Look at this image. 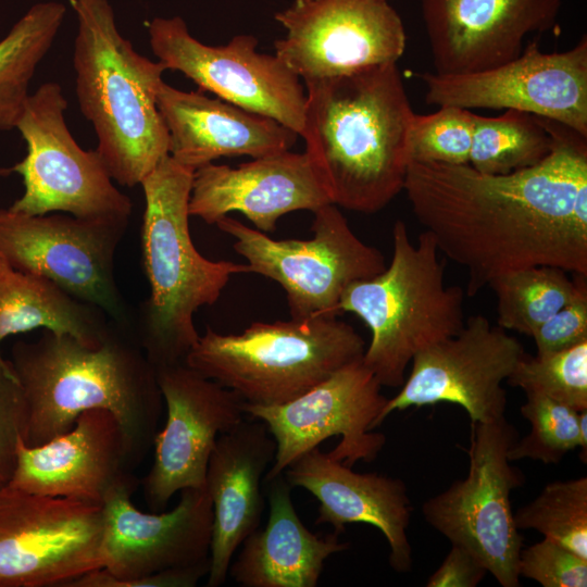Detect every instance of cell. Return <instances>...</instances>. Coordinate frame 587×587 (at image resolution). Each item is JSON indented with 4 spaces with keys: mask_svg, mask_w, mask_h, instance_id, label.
I'll use <instances>...</instances> for the list:
<instances>
[{
    "mask_svg": "<svg viewBox=\"0 0 587 587\" xmlns=\"http://www.w3.org/2000/svg\"><path fill=\"white\" fill-rule=\"evenodd\" d=\"M544 118L552 149L535 166L495 175L470 164H408L413 213L439 252L465 268L471 297L529 266L587 276V137Z\"/></svg>",
    "mask_w": 587,
    "mask_h": 587,
    "instance_id": "cell-1",
    "label": "cell"
},
{
    "mask_svg": "<svg viewBox=\"0 0 587 587\" xmlns=\"http://www.w3.org/2000/svg\"><path fill=\"white\" fill-rule=\"evenodd\" d=\"M301 136L332 203L375 213L403 190L414 112L397 62L304 80Z\"/></svg>",
    "mask_w": 587,
    "mask_h": 587,
    "instance_id": "cell-2",
    "label": "cell"
},
{
    "mask_svg": "<svg viewBox=\"0 0 587 587\" xmlns=\"http://www.w3.org/2000/svg\"><path fill=\"white\" fill-rule=\"evenodd\" d=\"M127 332L115 325L101 344L89 346L41 329L38 339L13 345L8 360L27 403V446L64 434L85 411L104 409L141 462L159 432L164 401L155 369Z\"/></svg>",
    "mask_w": 587,
    "mask_h": 587,
    "instance_id": "cell-3",
    "label": "cell"
},
{
    "mask_svg": "<svg viewBox=\"0 0 587 587\" xmlns=\"http://www.w3.org/2000/svg\"><path fill=\"white\" fill-rule=\"evenodd\" d=\"M76 95L92 124L97 153L116 183L140 185L168 157L157 98L166 67L138 53L118 32L109 0H75Z\"/></svg>",
    "mask_w": 587,
    "mask_h": 587,
    "instance_id": "cell-4",
    "label": "cell"
},
{
    "mask_svg": "<svg viewBox=\"0 0 587 587\" xmlns=\"http://www.w3.org/2000/svg\"><path fill=\"white\" fill-rule=\"evenodd\" d=\"M193 172L168 155L140 184L150 295L141 303L134 338L155 370L185 363L200 336L193 314L214 304L233 275L248 273L246 263L212 261L196 249L188 209Z\"/></svg>",
    "mask_w": 587,
    "mask_h": 587,
    "instance_id": "cell-5",
    "label": "cell"
},
{
    "mask_svg": "<svg viewBox=\"0 0 587 587\" xmlns=\"http://www.w3.org/2000/svg\"><path fill=\"white\" fill-rule=\"evenodd\" d=\"M392 258L377 275L352 283L339 310L359 316L371 332L363 364L385 387L398 388L415 354L464 326V291L446 286L445 261L427 230L416 243L403 221L392 227Z\"/></svg>",
    "mask_w": 587,
    "mask_h": 587,
    "instance_id": "cell-6",
    "label": "cell"
},
{
    "mask_svg": "<svg viewBox=\"0 0 587 587\" xmlns=\"http://www.w3.org/2000/svg\"><path fill=\"white\" fill-rule=\"evenodd\" d=\"M365 341L338 316L254 322L240 334L208 327L185 364L250 404L287 403L362 359Z\"/></svg>",
    "mask_w": 587,
    "mask_h": 587,
    "instance_id": "cell-7",
    "label": "cell"
},
{
    "mask_svg": "<svg viewBox=\"0 0 587 587\" xmlns=\"http://www.w3.org/2000/svg\"><path fill=\"white\" fill-rule=\"evenodd\" d=\"M519 434L504 417L471 422L469 471L422 505L425 521L473 553L502 587L520 586L523 536L514 523L511 492L524 484L508 452Z\"/></svg>",
    "mask_w": 587,
    "mask_h": 587,
    "instance_id": "cell-8",
    "label": "cell"
},
{
    "mask_svg": "<svg viewBox=\"0 0 587 587\" xmlns=\"http://www.w3.org/2000/svg\"><path fill=\"white\" fill-rule=\"evenodd\" d=\"M313 237L276 240L228 215L215 225L235 241L248 273L273 279L286 292L291 319L338 316L345 290L385 270L384 254L350 228L334 203L314 212Z\"/></svg>",
    "mask_w": 587,
    "mask_h": 587,
    "instance_id": "cell-9",
    "label": "cell"
},
{
    "mask_svg": "<svg viewBox=\"0 0 587 587\" xmlns=\"http://www.w3.org/2000/svg\"><path fill=\"white\" fill-rule=\"evenodd\" d=\"M66 108L58 83H43L29 95L16 125L27 153L10 168L22 176L24 193L9 209L128 223L130 199L114 185L97 151L76 142L65 122Z\"/></svg>",
    "mask_w": 587,
    "mask_h": 587,
    "instance_id": "cell-10",
    "label": "cell"
},
{
    "mask_svg": "<svg viewBox=\"0 0 587 587\" xmlns=\"http://www.w3.org/2000/svg\"><path fill=\"white\" fill-rule=\"evenodd\" d=\"M127 225L63 212L27 215L0 208V255L16 270L43 277L98 307L129 329V313L114 275L115 252Z\"/></svg>",
    "mask_w": 587,
    "mask_h": 587,
    "instance_id": "cell-11",
    "label": "cell"
},
{
    "mask_svg": "<svg viewBox=\"0 0 587 587\" xmlns=\"http://www.w3.org/2000/svg\"><path fill=\"white\" fill-rule=\"evenodd\" d=\"M100 504L0 487V587H68L103 567Z\"/></svg>",
    "mask_w": 587,
    "mask_h": 587,
    "instance_id": "cell-12",
    "label": "cell"
},
{
    "mask_svg": "<svg viewBox=\"0 0 587 587\" xmlns=\"http://www.w3.org/2000/svg\"><path fill=\"white\" fill-rule=\"evenodd\" d=\"M382 387L360 359L287 403L245 402L246 417L263 422L276 444L264 482L283 474L298 457L333 436L341 437L328 452L333 459L349 467L374 461L386 441L383 434L372 433L388 401Z\"/></svg>",
    "mask_w": 587,
    "mask_h": 587,
    "instance_id": "cell-13",
    "label": "cell"
},
{
    "mask_svg": "<svg viewBox=\"0 0 587 587\" xmlns=\"http://www.w3.org/2000/svg\"><path fill=\"white\" fill-rule=\"evenodd\" d=\"M148 30L151 50L166 70L183 73L201 91L271 117L300 135L305 88L276 54L257 51L254 36L237 35L224 46L204 45L191 36L180 16L155 17Z\"/></svg>",
    "mask_w": 587,
    "mask_h": 587,
    "instance_id": "cell-14",
    "label": "cell"
},
{
    "mask_svg": "<svg viewBox=\"0 0 587 587\" xmlns=\"http://www.w3.org/2000/svg\"><path fill=\"white\" fill-rule=\"evenodd\" d=\"M425 102L467 110H517L564 124L587 137V39L563 52L529 42L515 59L462 74L417 73Z\"/></svg>",
    "mask_w": 587,
    "mask_h": 587,
    "instance_id": "cell-15",
    "label": "cell"
},
{
    "mask_svg": "<svg viewBox=\"0 0 587 587\" xmlns=\"http://www.w3.org/2000/svg\"><path fill=\"white\" fill-rule=\"evenodd\" d=\"M138 480L116 486L102 507L103 567L68 587H112L117 582L210 560L212 502L205 489L185 488L173 510L146 513L133 502Z\"/></svg>",
    "mask_w": 587,
    "mask_h": 587,
    "instance_id": "cell-16",
    "label": "cell"
},
{
    "mask_svg": "<svg viewBox=\"0 0 587 587\" xmlns=\"http://www.w3.org/2000/svg\"><path fill=\"white\" fill-rule=\"evenodd\" d=\"M525 353L523 345L482 314L465 320L454 336L414 355L399 392L388 399L379 426L394 411L440 402L462 407L471 422L505 416L507 380Z\"/></svg>",
    "mask_w": 587,
    "mask_h": 587,
    "instance_id": "cell-17",
    "label": "cell"
},
{
    "mask_svg": "<svg viewBox=\"0 0 587 587\" xmlns=\"http://www.w3.org/2000/svg\"><path fill=\"white\" fill-rule=\"evenodd\" d=\"M274 18L286 30L275 54L303 82L397 62L407 45L386 0H294Z\"/></svg>",
    "mask_w": 587,
    "mask_h": 587,
    "instance_id": "cell-18",
    "label": "cell"
},
{
    "mask_svg": "<svg viewBox=\"0 0 587 587\" xmlns=\"http://www.w3.org/2000/svg\"><path fill=\"white\" fill-rule=\"evenodd\" d=\"M166 410L164 427L153 441V462L142 479L152 512L165 510L185 488L204 487L210 455L218 436L243 419L245 401L185 363L155 370Z\"/></svg>",
    "mask_w": 587,
    "mask_h": 587,
    "instance_id": "cell-19",
    "label": "cell"
},
{
    "mask_svg": "<svg viewBox=\"0 0 587 587\" xmlns=\"http://www.w3.org/2000/svg\"><path fill=\"white\" fill-rule=\"evenodd\" d=\"M138 464L115 416L104 409L83 412L64 434L39 446L20 439L7 485L32 494L102 504L116 486L137 479Z\"/></svg>",
    "mask_w": 587,
    "mask_h": 587,
    "instance_id": "cell-20",
    "label": "cell"
},
{
    "mask_svg": "<svg viewBox=\"0 0 587 587\" xmlns=\"http://www.w3.org/2000/svg\"><path fill=\"white\" fill-rule=\"evenodd\" d=\"M435 72L462 74L519 57L526 36L552 27L561 0H421Z\"/></svg>",
    "mask_w": 587,
    "mask_h": 587,
    "instance_id": "cell-21",
    "label": "cell"
},
{
    "mask_svg": "<svg viewBox=\"0 0 587 587\" xmlns=\"http://www.w3.org/2000/svg\"><path fill=\"white\" fill-rule=\"evenodd\" d=\"M332 203L305 152L290 150L255 158L237 167L209 163L193 172L189 215L215 224L240 212L257 229L272 233L277 221L298 210Z\"/></svg>",
    "mask_w": 587,
    "mask_h": 587,
    "instance_id": "cell-22",
    "label": "cell"
},
{
    "mask_svg": "<svg viewBox=\"0 0 587 587\" xmlns=\"http://www.w3.org/2000/svg\"><path fill=\"white\" fill-rule=\"evenodd\" d=\"M287 483L319 501L316 525L329 524L340 534L347 524H369L382 532L389 546L388 562L397 573L411 572L408 536L413 505L400 478L357 473L315 447L291 462L283 473Z\"/></svg>",
    "mask_w": 587,
    "mask_h": 587,
    "instance_id": "cell-23",
    "label": "cell"
},
{
    "mask_svg": "<svg viewBox=\"0 0 587 587\" xmlns=\"http://www.w3.org/2000/svg\"><path fill=\"white\" fill-rule=\"evenodd\" d=\"M275 452L274 438L258 420L246 417L218 436L204 483L213 512L208 587L225 583L234 553L259 528L264 510L261 482Z\"/></svg>",
    "mask_w": 587,
    "mask_h": 587,
    "instance_id": "cell-24",
    "label": "cell"
},
{
    "mask_svg": "<svg viewBox=\"0 0 587 587\" xmlns=\"http://www.w3.org/2000/svg\"><path fill=\"white\" fill-rule=\"evenodd\" d=\"M157 103L168 132L170 157L193 171L221 157L255 159L282 153L299 136L271 117L165 82Z\"/></svg>",
    "mask_w": 587,
    "mask_h": 587,
    "instance_id": "cell-25",
    "label": "cell"
},
{
    "mask_svg": "<svg viewBox=\"0 0 587 587\" xmlns=\"http://www.w3.org/2000/svg\"><path fill=\"white\" fill-rule=\"evenodd\" d=\"M268 486V520L240 545L228 570L242 587H315L325 561L347 550L339 534L311 533L299 519L291 500V486L283 474L265 482Z\"/></svg>",
    "mask_w": 587,
    "mask_h": 587,
    "instance_id": "cell-26",
    "label": "cell"
},
{
    "mask_svg": "<svg viewBox=\"0 0 587 587\" xmlns=\"http://www.w3.org/2000/svg\"><path fill=\"white\" fill-rule=\"evenodd\" d=\"M115 325L98 307L43 277L16 270L0 255V342L11 335L49 329L97 346Z\"/></svg>",
    "mask_w": 587,
    "mask_h": 587,
    "instance_id": "cell-27",
    "label": "cell"
},
{
    "mask_svg": "<svg viewBox=\"0 0 587 587\" xmlns=\"http://www.w3.org/2000/svg\"><path fill=\"white\" fill-rule=\"evenodd\" d=\"M66 8L34 4L0 40V132L16 128L37 67L51 49Z\"/></svg>",
    "mask_w": 587,
    "mask_h": 587,
    "instance_id": "cell-28",
    "label": "cell"
},
{
    "mask_svg": "<svg viewBox=\"0 0 587 587\" xmlns=\"http://www.w3.org/2000/svg\"><path fill=\"white\" fill-rule=\"evenodd\" d=\"M469 164L486 174H509L537 165L551 152L545 118L505 110L499 116L474 113Z\"/></svg>",
    "mask_w": 587,
    "mask_h": 587,
    "instance_id": "cell-29",
    "label": "cell"
},
{
    "mask_svg": "<svg viewBox=\"0 0 587 587\" xmlns=\"http://www.w3.org/2000/svg\"><path fill=\"white\" fill-rule=\"evenodd\" d=\"M549 265L513 270L492 279L488 287L497 298V325L527 336L574 297L578 275Z\"/></svg>",
    "mask_w": 587,
    "mask_h": 587,
    "instance_id": "cell-30",
    "label": "cell"
},
{
    "mask_svg": "<svg viewBox=\"0 0 587 587\" xmlns=\"http://www.w3.org/2000/svg\"><path fill=\"white\" fill-rule=\"evenodd\" d=\"M517 529H534L587 559V477L547 484L514 513Z\"/></svg>",
    "mask_w": 587,
    "mask_h": 587,
    "instance_id": "cell-31",
    "label": "cell"
},
{
    "mask_svg": "<svg viewBox=\"0 0 587 587\" xmlns=\"http://www.w3.org/2000/svg\"><path fill=\"white\" fill-rule=\"evenodd\" d=\"M507 383L525 394L542 395L578 412L587 410V340L534 357L525 352Z\"/></svg>",
    "mask_w": 587,
    "mask_h": 587,
    "instance_id": "cell-32",
    "label": "cell"
},
{
    "mask_svg": "<svg viewBox=\"0 0 587 587\" xmlns=\"http://www.w3.org/2000/svg\"><path fill=\"white\" fill-rule=\"evenodd\" d=\"M520 412L529 422L530 432L510 448L511 462L530 459L555 464L578 448V411L542 395L526 394Z\"/></svg>",
    "mask_w": 587,
    "mask_h": 587,
    "instance_id": "cell-33",
    "label": "cell"
},
{
    "mask_svg": "<svg viewBox=\"0 0 587 587\" xmlns=\"http://www.w3.org/2000/svg\"><path fill=\"white\" fill-rule=\"evenodd\" d=\"M474 112L454 105H441L429 114L412 117L409 162L469 164L473 139Z\"/></svg>",
    "mask_w": 587,
    "mask_h": 587,
    "instance_id": "cell-34",
    "label": "cell"
},
{
    "mask_svg": "<svg viewBox=\"0 0 587 587\" xmlns=\"http://www.w3.org/2000/svg\"><path fill=\"white\" fill-rule=\"evenodd\" d=\"M517 573L542 587H586L587 559L544 537L521 549Z\"/></svg>",
    "mask_w": 587,
    "mask_h": 587,
    "instance_id": "cell-35",
    "label": "cell"
},
{
    "mask_svg": "<svg viewBox=\"0 0 587 587\" xmlns=\"http://www.w3.org/2000/svg\"><path fill=\"white\" fill-rule=\"evenodd\" d=\"M27 403L22 386L8 359L0 355V484L11 478L16 450L27 427Z\"/></svg>",
    "mask_w": 587,
    "mask_h": 587,
    "instance_id": "cell-36",
    "label": "cell"
},
{
    "mask_svg": "<svg viewBox=\"0 0 587 587\" xmlns=\"http://www.w3.org/2000/svg\"><path fill=\"white\" fill-rule=\"evenodd\" d=\"M578 275L574 297L530 335L537 353L554 352L587 340V283Z\"/></svg>",
    "mask_w": 587,
    "mask_h": 587,
    "instance_id": "cell-37",
    "label": "cell"
},
{
    "mask_svg": "<svg viewBox=\"0 0 587 587\" xmlns=\"http://www.w3.org/2000/svg\"><path fill=\"white\" fill-rule=\"evenodd\" d=\"M488 574L483 563L465 548L451 549L426 582L427 587H475Z\"/></svg>",
    "mask_w": 587,
    "mask_h": 587,
    "instance_id": "cell-38",
    "label": "cell"
},
{
    "mask_svg": "<svg viewBox=\"0 0 587 587\" xmlns=\"http://www.w3.org/2000/svg\"><path fill=\"white\" fill-rule=\"evenodd\" d=\"M578 429H579V445L580 449L579 458L580 461L587 462V410L580 411L578 413Z\"/></svg>",
    "mask_w": 587,
    "mask_h": 587,
    "instance_id": "cell-39",
    "label": "cell"
},
{
    "mask_svg": "<svg viewBox=\"0 0 587 587\" xmlns=\"http://www.w3.org/2000/svg\"><path fill=\"white\" fill-rule=\"evenodd\" d=\"M3 486L2 484H0V487Z\"/></svg>",
    "mask_w": 587,
    "mask_h": 587,
    "instance_id": "cell-40",
    "label": "cell"
},
{
    "mask_svg": "<svg viewBox=\"0 0 587 587\" xmlns=\"http://www.w3.org/2000/svg\"><path fill=\"white\" fill-rule=\"evenodd\" d=\"M386 1H389V0H386Z\"/></svg>",
    "mask_w": 587,
    "mask_h": 587,
    "instance_id": "cell-41",
    "label": "cell"
}]
</instances>
